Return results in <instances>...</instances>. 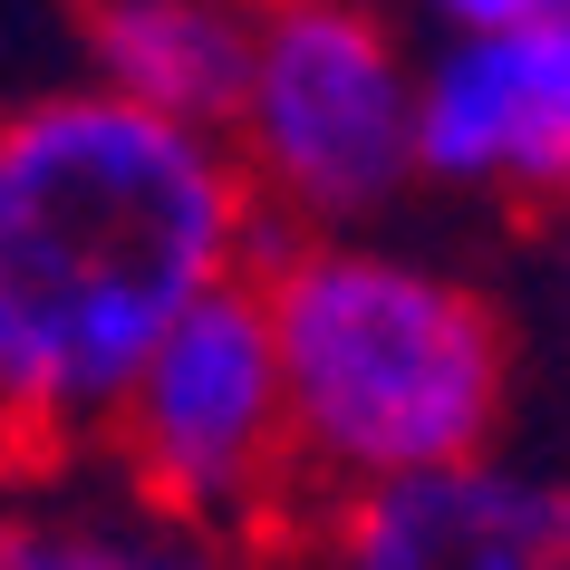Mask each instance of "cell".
I'll return each mask as SVG.
<instances>
[{
    "label": "cell",
    "mask_w": 570,
    "mask_h": 570,
    "mask_svg": "<svg viewBox=\"0 0 570 570\" xmlns=\"http://www.w3.org/2000/svg\"><path fill=\"white\" fill-rule=\"evenodd\" d=\"M20 474H30V464H20V454H10V435H0V503L20 493Z\"/></svg>",
    "instance_id": "30bf717a"
},
{
    "label": "cell",
    "mask_w": 570,
    "mask_h": 570,
    "mask_svg": "<svg viewBox=\"0 0 570 570\" xmlns=\"http://www.w3.org/2000/svg\"><path fill=\"white\" fill-rule=\"evenodd\" d=\"M0 570H262L242 541L194 532L146 493H126L97 454L39 464L0 503Z\"/></svg>",
    "instance_id": "ba28073f"
},
{
    "label": "cell",
    "mask_w": 570,
    "mask_h": 570,
    "mask_svg": "<svg viewBox=\"0 0 570 570\" xmlns=\"http://www.w3.org/2000/svg\"><path fill=\"white\" fill-rule=\"evenodd\" d=\"M271 213L223 136L107 88L0 97V435L20 464L97 454L184 309L252 281Z\"/></svg>",
    "instance_id": "6da1fadb"
},
{
    "label": "cell",
    "mask_w": 570,
    "mask_h": 570,
    "mask_svg": "<svg viewBox=\"0 0 570 570\" xmlns=\"http://www.w3.org/2000/svg\"><path fill=\"white\" fill-rule=\"evenodd\" d=\"M301 570H570V474L454 464L330 503L291 551Z\"/></svg>",
    "instance_id": "8992f818"
},
{
    "label": "cell",
    "mask_w": 570,
    "mask_h": 570,
    "mask_svg": "<svg viewBox=\"0 0 570 570\" xmlns=\"http://www.w3.org/2000/svg\"><path fill=\"white\" fill-rule=\"evenodd\" d=\"M561 20H570V0H561Z\"/></svg>",
    "instance_id": "7c38bea8"
},
{
    "label": "cell",
    "mask_w": 570,
    "mask_h": 570,
    "mask_svg": "<svg viewBox=\"0 0 570 570\" xmlns=\"http://www.w3.org/2000/svg\"><path fill=\"white\" fill-rule=\"evenodd\" d=\"M416 175L570 204V20L454 39L416 78Z\"/></svg>",
    "instance_id": "5b68a950"
},
{
    "label": "cell",
    "mask_w": 570,
    "mask_h": 570,
    "mask_svg": "<svg viewBox=\"0 0 570 570\" xmlns=\"http://www.w3.org/2000/svg\"><path fill=\"white\" fill-rule=\"evenodd\" d=\"M223 146L271 233H358L416 175V68L367 0H262L252 88Z\"/></svg>",
    "instance_id": "277c9868"
},
{
    "label": "cell",
    "mask_w": 570,
    "mask_h": 570,
    "mask_svg": "<svg viewBox=\"0 0 570 570\" xmlns=\"http://www.w3.org/2000/svg\"><path fill=\"white\" fill-rule=\"evenodd\" d=\"M97 464L175 512L194 532L242 541L252 561H291L301 532L320 522L301 483V435H291V387L271 348L262 281H223L204 309H184L117 396L97 435Z\"/></svg>",
    "instance_id": "3957f363"
},
{
    "label": "cell",
    "mask_w": 570,
    "mask_h": 570,
    "mask_svg": "<svg viewBox=\"0 0 570 570\" xmlns=\"http://www.w3.org/2000/svg\"><path fill=\"white\" fill-rule=\"evenodd\" d=\"M454 39H493V30H522V20H551L561 0H425Z\"/></svg>",
    "instance_id": "9c48e42d"
},
{
    "label": "cell",
    "mask_w": 570,
    "mask_h": 570,
    "mask_svg": "<svg viewBox=\"0 0 570 570\" xmlns=\"http://www.w3.org/2000/svg\"><path fill=\"white\" fill-rule=\"evenodd\" d=\"M252 281L320 512L493 454L512 416V320L474 281L358 233H281Z\"/></svg>",
    "instance_id": "7a4b0ae2"
},
{
    "label": "cell",
    "mask_w": 570,
    "mask_h": 570,
    "mask_svg": "<svg viewBox=\"0 0 570 570\" xmlns=\"http://www.w3.org/2000/svg\"><path fill=\"white\" fill-rule=\"evenodd\" d=\"M561 309H570V204H561Z\"/></svg>",
    "instance_id": "8fae6325"
},
{
    "label": "cell",
    "mask_w": 570,
    "mask_h": 570,
    "mask_svg": "<svg viewBox=\"0 0 570 570\" xmlns=\"http://www.w3.org/2000/svg\"><path fill=\"white\" fill-rule=\"evenodd\" d=\"M252 49H262V0H78L88 88L204 136L233 126Z\"/></svg>",
    "instance_id": "52a82bcc"
}]
</instances>
